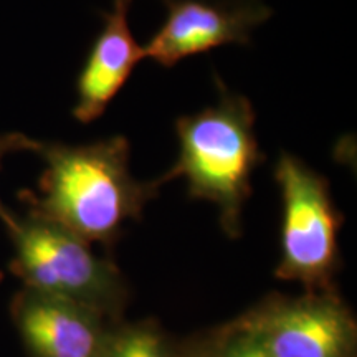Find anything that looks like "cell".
I'll return each mask as SVG.
<instances>
[{"label": "cell", "instance_id": "obj_1", "mask_svg": "<svg viewBox=\"0 0 357 357\" xmlns=\"http://www.w3.org/2000/svg\"><path fill=\"white\" fill-rule=\"evenodd\" d=\"M35 154L45 164L38 192L24 190L19 197L29 211L89 245L113 247L121 238L124 225L141 220L146 205L164 185L159 177H132L131 144L124 136L78 146L40 141Z\"/></svg>", "mask_w": 357, "mask_h": 357}, {"label": "cell", "instance_id": "obj_2", "mask_svg": "<svg viewBox=\"0 0 357 357\" xmlns=\"http://www.w3.org/2000/svg\"><path fill=\"white\" fill-rule=\"evenodd\" d=\"M215 83L218 98L213 105L176 119L177 159L159 178L167 184L184 177L187 197L212 202L223 234L238 238L245 204L253 192V172L266 154L258 144L252 101L230 91L218 77Z\"/></svg>", "mask_w": 357, "mask_h": 357}, {"label": "cell", "instance_id": "obj_3", "mask_svg": "<svg viewBox=\"0 0 357 357\" xmlns=\"http://www.w3.org/2000/svg\"><path fill=\"white\" fill-rule=\"evenodd\" d=\"M10 236V271L24 288L63 298L121 323L129 287L119 268L98 257L88 242L33 211L3 223Z\"/></svg>", "mask_w": 357, "mask_h": 357}, {"label": "cell", "instance_id": "obj_4", "mask_svg": "<svg viewBox=\"0 0 357 357\" xmlns=\"http://www.w3.org/2000/svg\"><path fill=\"white\" fill-rule=\"evenodd\" d=\"M273 177L281 197V255L275 276L296 281L306 293L336 291L344 217L334 204L329 181L289 153L280 154Z\"/></svg>", "mask_w": 357, "mask_h": 357}, {"label": "cell", "instance_id": "obj_5", "mask_svg": "<svg viewBox=\"0 0 357 357\" xmlns=\"http://www.w3.org/2000/svg\"><path fill=\"white\" fill-rule=\"evenodd\" d=\"M270 357H357V323L336 291L268 294L242 314Z\"/></svg>", "mask_w": 357, "mask_h": 357}, {"label": "cell", "instance_id": "obj_6", "mask_svg": "<svg viewBox=\"0 0 357 357\" xmlns=\"http://www.w3.org/2000/svg\"><path fill=\"white\" fill-rule=\"evenodd\" d=\"M166 7V20L142 45L144 58L164 68L223 45H250L253 30L273 15L268 3L223 7L205 0H172Z\"/></svg>", "mask_w": 357, "mask_h": 357}, {"label": "cell", "instance_id": "obj_7", "mask_svg": "<svg viewBox=\"0 0 357 357\" xmlns=\"http://www.w3.org/2000/svg\"><path fill=\"white\" fill-rule=\"evenodd\" d=\"M10 314L30 357H101L111 323L78 303L22 288Z\"/></svg>", "mask_w": 357, "mask_h": 357}, {"label": "cell", "instance_id": "obj_8", "mask_svg": "<svg viewBox=\"0 0 357 357\" xmlns=\"http://www.w3.org/2000/svg\"><path fill=\"white\" fill-rule=\"evenodd\" d=\"M132 0H113L102 12V29L93 42L77 78L75 119L93 123L105 114L109 102L118 96L134 68L144 60L142 45L134 38L129 26Z\"/></svg>", "mask_w": 357, "mask_h": 357}, {"label": "cell", "instance_id": "obj_9", "mask_svg": "<svg viewBox=\"0 0 357 357\" xmlns=\"http://www.w3.org/2000/svg\"><path fill=\"white\" fill-rule=\"evenodd\" d=\"M101 357H178V346L154 319L111 326Z\"/></svg>", "mask_w": 357, "mask_h": 357}, {"label": "cell", "instance_id": "obj_10", "mask_svg": "<svg viewBox=\"0 0 357 357\" xmlns=\"http://www.w3.org/2000/svg\"><path fill=\"white\" fill-rule=\"evenodd\" d=\"M222 357H270L242 316L213 331Z\"/></svg>", "mask_w": 357, "mask_h": 357}, {"label": "cell", "instance_id": "obj_11", "mask_svg": "<svg viewBox=\"0 0 357 357\" xmlns=\"http://www.w3.org/2000/svg\"><path fill=\"white\" fill-rule=\"evenodd\" d=\"M40 141L32 139V137L25 136L22 132H3L0 134V169L2 162L7 155L13 153H22V151H30V153H37ZM13 215V212L8 211L6 205L0 200V220L7 223Z\"/></svg>", "mask_w": 357, "mask_h": 357}, {"label": "cell", "instance_id": "obj_12", "mask_svg": "<svg viewBox=\"0 0 357 357\" xmlns=\"http://www.w3.org/2000/svg\"><path fill=\"white\" fill-rule=\"evenodd\" d=\"M178 357H222L213 333L202 339H194L192 342L178 346Z\"/></svg>", "mask_w": 357, "mask_h": 357}, {"label": "cell", "instance_id": "obj_13", "mask_svg": "<svg viewBox=\"0 0 357 357\" xmlns=\"http://www.w3.org/2000/svg\"><path fill=\"white\" fill-rule=\"evenodd\" d=\"M164 3L172 2V0H162ZM205 2L215 3V6L223 7H248V6H263L266 3L265 0H205Z\"/></svg>", "mask_w": 357, "mask_h": 357}, {"label": "cell", "instance_id": "obj_14", "mask_svg": "<svg viewBox=\"0 0 357 357\" xmlns=\"http://www.w3.org/2000/svg\"><path fill=\"white\" fill-rule=\"evenodd\" d=\"M0 281H2V273H0Z\"/></svg>", "mask_w": 357, "mask_h": 357}]
</instances>
